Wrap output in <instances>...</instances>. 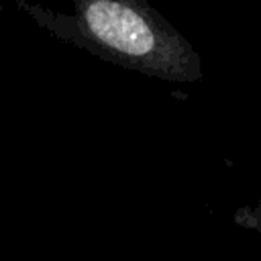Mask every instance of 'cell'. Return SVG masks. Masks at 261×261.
Segmentation results:
<instances>
[{"instance_id":"7a4b0ae2","label":"cell","mask_w":261,"mask_h":261,"mask_svg":"<svg viewBox=\"0 0 261 261\" xmlns=\"http://www.w3.org/2000/svg\"><path fill=\"white\" fill-rule=\"evenodd\" d=\"M253 218H255V224H257V228H259V232H261V200H259L257 208L253 210Z\"/></svg>"},{"instance_id":"6da1fadb","label":"cell","mask_w":261,"mask_h":261,"mask_svg":"<svg viewBox=\"0 0 261 261\" xmlns=\"http://www.w3.org/2000/svg\"><path fill=\"white\" fill-rule=\"evenodd\" d=\"M14 4L53 37L118 67L161 82L202 80L198 51L149 0H73V14L27 0Z\"/></svg>"}]
</instances>
